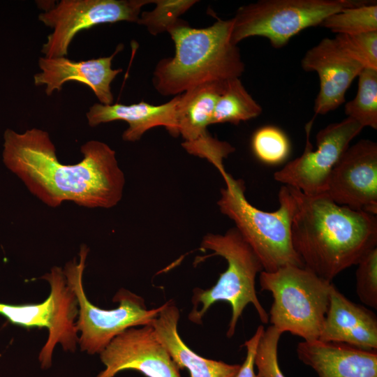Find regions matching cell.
<instances>
[{"instance_id":"14","label":"cell","mask_w":377,"mask_h":377,"mask_svg":"<svg viewBox=\"0 0 377 377\" xmlns=\"http://www.w3.org/2000/svg\"><path fill=\"white\" fill-rule=\"evenodd\" d=\"M100 357L105 369L97 377H113L126 369L147 377H181L151 325L126 330L108 343Z\"/></svg>"},{"instance_id":"21","label":"cell","mask_w":377,"mask_h":377,"mask_svg":"<svg viewBox=\"0 0 377 377\" xmlns=\"http://www.w3.org/2000/svg\"><path fill=\"white\" fill-rule=\"evenodd\" d=\"M262 112V107L248 92L240 78H234L226 83L215 105L211 124L237 125L258 117Z\"/></svg>"},{"instance_id":"2","label":"cell","mask_w":377,"mask_h":377,"mask_svg":"<svg viewBox=\"0 0 377 377\" xmlns=\"http://www.w3.org/2000/svg\"><path fill=\"white\" fill-rule=\"evenodd\" d=\"M290 188L296 204L292 243L304 267L332 281L376 247V215L340 205L325 193L310 196Z\"/></svg>"},{"instance_id":"19","label":"cell","mask_w":377,"mask_h":377,"mask_svg":"<svg viewBox=\"0 0 377 377\" xmlns=\"http://www.w3.org/2000/svg\"><path fill=\"white\" fill-rule=\"evenodd\" d=\"M296 353L318 377H377V350L316 340L298 343Z\"/></svg>"},{"instance_id":"27","label":"cell","mask_w":377,"mask_h":377,"mask_svg":"<svg viewBox=\"0 0 377 377\" xmlns=\"http://www.w3.org/2000/svg\"><path fill=\"white\" fill-rule=\"evenodd\" d=\"M281 334L272 325L265 330L254 358L256 377H285L278 360V346Z\"/></svg>"},{"instance_id":"8","label":"cell","mask_w":377,"mask_h":377,"mask_svg":"<svg viewBox=\"0 0 377 377\" xmlns=\"http://www.w3.org/2000/svg\"><path fill=\"white\" fill-rule=\"evenodd\" d=\"M89 249L82 244L79 260L68 262L63 272L67 283L75 293L78 302V317L75 322L81 332L78 343L82 351L89 354L100 353L118 334L126 330L151 325L157 317L162 305L148 309L144 300L128 290L121 289L114 297L119 302L117 308L102 309L92 304L83 288L82 276Z\"/></svg>"},{"instance_id":"11","label":"cell","mask_w":377,"mask_h":377,"mask_svg":"<svg viewBox=\"0 0 377 377\" xmlns=\"http://www.w3.org/2000/svg\"><path fill=\"white\" fill-rule=\"evenodd\" d=\"M148 3L153 0H61L38 15L53 30L41 51L47 58L66 57L80 31L105 23L137 22L142 8Z\"/></svg>"},{"instance_id":"4","label":"cell","mask_w":377,"mask_h":377,"mask_svg":"<svg viewBox=\"0 0 377 377\" xmlns=\"http://www.w3.org/2000/svg\"><path fill=\"white\" fill-rule=\"evenodd\" d=\"M226 186L217 201L220 212L235 228L259 258L263 271L272 272L286 265L304 267L292 243L291 226L295 199L288 186L278 194L279 207L265 212L253 206L245 196L244 183L226 170L220 173Z\"/></svg>"},{"instance_id":"28","label":"cell","mask_w":377,"mask_h":377,"mask_svg":"<svg viewBox=\"0 0 377 377\" xmlns=\"http://www.w3.org/2000/svg\"><path fill=\"white\" fill-rule=\"evenodd\" d=\"M356 293L365 305L377 309V246L367 252L357 264Z\"/></svg>"},{"instance_id":"26","label":"cell","mask_w":377,"mask_h":377,"mask_svg":"<svg viewBox=\"0 0 377 377\" xmlns=\"http://www.w3.org/2000/svg\"><path fill=\"white\" fill-rule=\"evenodd\" d=\"M334 38L343 50L364 68L377 69V31L337 34Z\"/></svg>"},{"instance_id":"7","label":"cell","mask_w":377,"mask_h":377,"mask_svg":"<svg viewBox=\"0 0 377 377\" xmlns=\"http://www.w3.org/2000/svg\"><path fill=\"white\" fill-rule=\"evenodd\" d=\"M367 0H260L239 7L231 40L237 45L253 36L269 40L274 48L288 44L305 29L320 25L330 15L369 3Z\"/></svg>"},{"instance_id":"20","label":"cell","mask_w":377,"mask_h":377,"mask_svg":"<svg viewBox=\"0 0 377 377\" xmlns=\"http://www.w3.org/2000/svg\"><path fill=\"white\" fill-rule=\"evenodd\" d=\"M179 319V309L170 300L162 305L158 315L151 323L177 368L186 369L191 377H237L240 364L207 359L188 347L178 333Z\"/></svg>"},{"instance_id":"24","label":"cell","mask_w":377,"mask_h":377,"mask_svg":"<svg viewBox=\"0 0 377 377\" xmlns=\"http://www.w3.org/2000/svg\"><path fill=\"white\" fill-rule=\"evenodd\" d=\"M253 154L260 161L269 165L283 163L289 156L290 144L288 136L274 126L260 127L251 138Z\"/></svg>"},{"instance_id":"9","label":"cell","mask_w":377,"mask_h":377,"mask_svg":"<svg viewBox=\"0 0 377 377\" xmlns=\"http://www.w3.org/2000/svg\"><path fill=\"white\" fill-rule=\"evenodd\" d=\"M42 279L50 285V293L45 300L24 305L0 303V315L14 325L48 330L47 341L38 357L41 367L48 369L57 343L66 351H75L79 340L75 321L79 309L76 295L68 286L61 267H53Z\"/></svg>"},{"instance_id":"10","label":"cell","mask_w":377,"mask_h":377,"mask_svg":"<svg viewBox=\"0 0 377 377\" xmlns=\"http://www.w3.org/2000/svg\"><path fill=\"white\" fill-rule=\"evenodd\" d=\"M314 119L305 126L306 143L302 154L274 174L276 181L310 196L325 193L334 167L350 142L363 129L348 117L330 124L316 134V149H313L309 138Z\"/></svg>"},{"instance_id":"1","label":"cell","mask_w":377,"mask_h":377,"mask_svg":"<svg viewBox=\"0 0 377 377\" xmlns=\"http://www.w3.org/2000/svg\"><path fill=\"white\" fill-rule=\"evenodd\" d=\"M75 164L58 159L49 133L33 128L3 134V162L28 190L46 205L71 201L88 208H111L121 200L125 177L116 153L106 143L90 140L80 147Z\"/></svg>"},{"instance_id":"12","label":"cell","mask_w":377,"mask_h":377,"mask_svg":"<svg viewBox=\"0 0 377 377\" xmlns=\"http://www.w3.org/2000/svg\"><path fill=\"white\" fill-rule=\"evenodd\" d=\"M227 82L200 84L179 94L177 113L183 148L188 154L209 161L219 172L226 170L223 161L235 147L212 137L207 127L211 125L215 105Z\"/></svg>"},{"instance_id":"13","label":"cell","mask_w":377,"mask_h":377,"mask_svg":"<svg viewBox=\"0 0 377 377\" xmlns=\"http://www.w3.org/2000/svg\"><path fill=\"white\" fill-rule=\"evenodd\" d=\"M325 194L340 205L376 216V142L364 139L349 146L334 167Z\"/></svg>"},{"instance_id":"25","label":"cell","mask_w":377,"mask_h":377,"mask_svg":"<svg viewBox=\"0 0 377 377\" xmlns=\"http://www.w3.org/2000/svg\"><path fill=\"white\" fill-rule=\"evenodd\" d=\"M197 0H153L156 7L150 11L141 12L136 23L145 26L156 36L175 25L179 17L188 10Z\"/></svg>"},{"instance_id":"22","label":"cell","mask_w":377,"mask_h":377,"mask_svg":"<svg viewBox=\"0 0 377 377\" xmlns=\"http://www.w3.org/2000/svg\"><path fill=\"white\" fill-rule=\"evenodd\" d=\"M357 91L345 104L347 117L363 128H377V69L364 68L358 75Z\"/></svg>"},{"instance_id":"17","label":"cell","mask_w":377,"mask_h":377,"mask_svg":"<svg viewBox=\"0 0 377 377\" xmlns=\"http://www.w3.org/2000/svg\"><path fill=\"white\" fill-rule=\"evenodd\" d=\"M318 340L377 350L376 316L367 308L351 302L332 283Z\"/></svg>"},{"instance_id":"18","label":"cell","mask_w":377,"mask_h":377,"mask_svg":"<svg viewBox=\"0 0 377 377\" xmlns=\"http://www.w3.org/2000/svg\"><path fill=\"white\" fill-rule=\"evenodd\" d=\"M179 94L161 105H151L145 101L131 105L95 103L86 114L88 124L95 127L101 124L124 121L128 127L124 131L122 139L135 142L149 129L163 126L171 135H179L177 130V105Z\"/></svg>"},{"instance_id":"5","label":"cell","mask_w":377,"mask_h":377,"mask_svg":"<svg viewBox=\"0 0 377 377\" xmlns=\"http://www.w3.org/2000/svg\"><path fill=\"white\" fill-rule=\"evenodd\" d=\"M202 249L212 251L207 257L219 256L226 259L228 266L220 274L216 284L208 289L195 288L192 297L193 308L188 319L200 323L208 309L215 302L230 304L232 316L227 337L234 335L235 327L244 309L249 304L256 309L264 324L269 321V314L259 302L256 291V278L263 270L262 264L248 243L235 227L224 234L207 233L201 242Z\"/></svg>"},{"instance_id":"6","label":"cell","mask_w":377,"mask_h":377,"mask_svg":"<svg viewBox=\"0 0 377 377\" xmlns=\"http://www.w3.org/2000/svg\"><path fill=\"white\" fill-rule=\"evenodd\" d=\"M262 290L272 293L271 325L311 342L319 338L329 305L332 281L304 267L286 265L272 272L262 271Z\"/></svg>"},{"instance_id":"16","label":"cell","mask_w":377,"mask_h":377,"mask_svg":"<svg viewBox=\"0 0 377 377\" xmlns=\"http://www.w3.org/2000/svg\"><path fill=\"white\" fill-rule=\"evenodd\" d=\"M122 48V45H119L109 57L81 61H75L66 57H40L38 66L41 71L34 75V84L36 86L45 85V94L50 96L54 91H61L67 82H78L89 87L100 103L112 104L114 97L111 83L122 69H113L112 61Z\"/></svg>"},{"instance_id":"29","label":"cell","mask_w":377,"mask_h":377,"mask_svg":"<svg viewBox=\"0 0 377 377\" xmlns=\"http://www.w3.org/2000/svg\"><path fill=\"white\" fill-rule=\"evenodd\" d=\"M265 331L263 325H259L254 334L244 342L246 355L243 364L240 366L237 377H256L254 366V358L260 339Z\"/></svg>"},{"instance_id":"15","label":"cell","mask_w":377,"mask_h":377,"mask_svg":"<svg viewBox=\"0 0 377 377\" xmlns=\"http://www.w3.org/2000/svg\"><path fill=\"white\" fill-rule=\"evenodd\" d=\"M305 71L318 74L320 89L315 99L314 117L337 109L346 93L364 68L339 45L334 38H325L309 49L301 60Z\"/></svg>"},{"instance_id":"3","label":"cell","mask_w":377,"mask_h":377,"mask_svg":"<svg viewBox=\"0 0 377 377\" xmlns=\"http://www.w3.org/2000/svg\"><path fill=\"white\" fill-rule=\"evenodd\" d=\"M232 18L219 19L206 28H192L179 19L168 33L175 54L155 66L152 83L163 96H177L198 85L240 78L245 70L240 50L232 43Z\"/></svg>"},{"instance_id":"23","label":"cell","mask_w":377,"mask_h":377,"mask_svg":"<svg viewBox=\"0 0 377 377\" xmlns=\"http://www.w3.org/2000/svg\"><path fill=\"white\" fill-rule=\"evenodd\" d=\"M321 27L337 34L354 35L377 31V3L346 8L325 18Z\"/></svg>"}]
</instances>
